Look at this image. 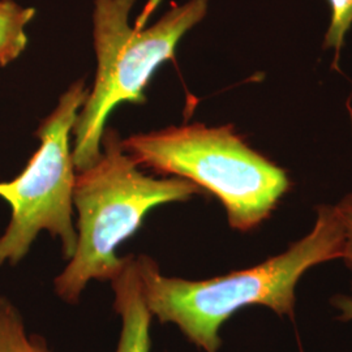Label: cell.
I'll use <instances>...</instances> for the list:
<instances>
[{
	"label": "cell",
	"instance_id": "2",
	"mask_svg": "<svg viewBox=\"0 0 352 352\" xmlns=\"http://www.w3.org/2000/svg\"><path fill=\"white\" fill-rule=\"evenodd\" d=\"M101 146L100 160L77 171L75 253L54 279L55 294L68 304L80 302L90 282L113 279L123 261L116 248L139 230L146 214L164 204L188 201L202 192L183 177L155 179L141 173L113 128H104Z\"/></svg>",
	"mask_w": 352,
	"mask_h": 352
},
{
	"label": "cell",
	"instance_id": "6",
	"mask_svg": "<svg viewBox=\"0 0 352 352\" xmlns=\"http://www.w3.org/2000/svg\"><path fill=\"white\" fill-rule=\"evenodd\" d=\"M110 283L115 295L113 308L122 321L115 352H151L153 316L145 302L135 256L123 257Z\"/></svg>",
	"mask_w": 352,
	"mask_h": 352
},
{
	"label": "cell",
	"instance_id": "5",
	"mask_svg": "<svg viewBox=\"0 0 352 352\" xmlns=\"http://www.w3.org/2000/svg\"><path fill=\"white\" fill-rule=\"evenodd\" d=\"M88 94L82 80L67 89L55 110L38 126L41 145L25 168L11 182H0V197L11 208V221L0 236V267L24 260L42 231L60 239L67 260L74 256L77 171L69 135Z\"/></svg>",
	"mask_w": 352,
	"mask_h": 352
},
{
	"label": "cell",
	"instance_id": "10",
	"mask_svg": "<svg viewBox=\"0 0 352 352\" xmlns=\"http://www.w3.org/2000/svg\"><path fill=\"white\" fill-rule=\"evenodd\" d=\"M337 206L344 227V245L340 260H343L346 266L352 270V193L343 197Z\"/></svg>",
	"mask_w": 352,
	"mask_h": 352
},
{
	"label": "cell",
	"instance_id": "11",
	"mask_svg": "<svg viewBox=\"0 0 352 352\" xmlns=\"http://www.w3.org/2000/svg\"><path fill=\"white\" fill-rule=\"evenodd\" d=\"M331 305L338 312L340 321L349 322L352 321V296L349 295H337L331 298Z\"/></svg>",
	"mask_w": 352,
	"mask_h": 352
},
{
	"label": "cell",
	"instance_id": "7",
	"mask_svg": "<svg viewBox=\"0 0 352 352\" xmlns=\"http://www.w3.org/2000/svg\"><path fill=\"white\" fill-rule=\"evenodd\" d=\"M36 10L23 7L13 0H0V65L17 59L28 45L26 26L34 19Z\"/></svg>",
	"mask_w": 352,
	"mask_h": 352
},
{
	"label": "cell",
	"instance_id": "1",
	"mask_svg": "<svg viewBox=\"0 0 352 352\" xmlns=\"http://www.w3.org/2000/svg\"><path fill=\"white\" fill-rule=\"evenodd\" d=\"M344 227L337 205L317 206L315 226L277 256L219 277H167L145 254L136 257L145 302L161 324L177 327L204 352H219L221 327L250 305H263L278 316L294 317L296 286L317 265L340 260Z\"/></svg>",
	"mask_w": 352,
	"mask_h": 352
},
{
	"label": "cell",
	"instance_id": "9",
	"mask_svg": "<svg viewBox=\"0 0 352 352\" xmlns=\"http://www.w3.org/2000/svg\"><path fill=\"white\" fill-rule=\"evenodd\" d=\"M330 6V24L325 34L324 47L336 50V63L344 45L346 33L352 25V0H327Z\"/></svg>",
	"mask_w": 352,
	"mask_h": 352
},
{
	"label": "cell",
	"instance_id": "4",
	"mask_svg": "<svg viewBox=\"0 0 352 352\" xmlns=\"http://www.w3.org/2000/svg\"><path fill=\"white\" fill-rule=\"evenodd\" d=\"M136 0H96L93 38L97 74L77 115L74 136L76 171L96 164L102 154L104 124L124 102H145V89L161 64L174 59L179 41L208 12V0L176 6L149 28L129 24Z\"/></svg>",
	"mask_w": 352,
	"mask_h": 352
},
{
	"label": "cell",
	"instance_id": "8",
	"mask_svg": "<svg viewBox=\"0 0 352 352\" xmlns=\"http://www.w3.org/2000/svg\"><path fill=\"white\" fill-rule=\"evenodd\" d=\"M0 352H52L41 337L28 334L20 311L6 296H0Z\"/></svg>",
	"mask_w": 352,
	"mask_h": 352
},
{
	"label": "cell",
	"instance_id": "3",
	"mask_svg": "<svg viewBox=\"0 0 352 352\" xmlns=\"http://www.w3.org/2000/svg\"><path fill=\"white\" fill-rule=\"evenodd\" d=\"M122 144L138 164L210 192L223 205L228 225L243 232L267 219L291 186L287 173L251 149L231 126H168Z\"/></svg>",
	"mask_w": 352,
	"mask_h": 352
}]
</instances>
